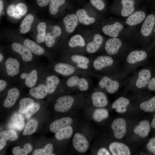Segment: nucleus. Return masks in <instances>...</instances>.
<instances>
[{"label": "nucleus", "mask_w": 155, "mask_h": 155, "mask_svg": "<svg viewBox=\"0 0 155 155\" xmlns=\"http://www.w3.org/2000/svg\"><path fill=\"white\" fill-rule=\"evenodd\" d=\"M7 13L8 16L16 19H19L21 17L16 7L14 5H9L7 7Z\"/></svg>", "instance_id": "nucleus-45"}, {"label": "nucleus", "mask_w": 155, "mask_h": 155, "mask_svg": "<svg viewBox=\"0 0 155 155\" xmlns=\"http://www.w3.org/2000/svg\"><path fill=\"white\" fill-rule=\"evenodd\" d=\"M70 59L71 61L76 64V65L81 64H88L90 62L88 57L79 55H72L70 57Z\"/></svg>", "instance_id": "nucleus-42"}, {"label": "nucleus", "mask_w": 155, "mask_h": 155, "mask_svg": "<svg viewBox=\"0 0 155 155\" xmlns=\"http://www.w3.org/2000/svg\"><path fill=\"white\" fill-rule=\"evenodd\" d=\"M154 32L155 33V28H154Z\"/></svg>", "instance_id": "nucleus-59"}, {"label": "nucleus", "mask_w": 155, "mask_h": 155, "mask_svg": "<svg viewBox=\"0 0 155 155\" xmlns=\"http://www.w3.org/2000/svg\"><path fill=\"white\" fill-rule=\"evenodd\" d=\"M61 33V30L60 27L58 25L54 26L51 32L46 34L45 42L46 46L49 47H53L55 43L56 38Z\"/></svg>", "instance_id": "nucleus-22"}, {"label": "nucleus", "mask_w": 155, "mask_h": 155, "mask_svg": "<svg viewBox=\"0 0 155 155\" xmlns=\"http://www.w3.org/2000/svg\"><path fill=\"white\" fill-rule=\"evenodd\" d=\"M109 148L113 155H130V150L124 144L120 142H114L111 143Z\"/></svg>", "instance_id": "nucleus-12"}, {"label": "nucleus", "mask_w": 155, "mask_h": 155, "mask_svg": "<svg viewBox=\"0 0 155 155\" xmlns=\"http://www.w3.org/2000/svg\"><path fill=\"white\" fill-rule=\"evenodd\" d=\"M150 130L149 121L142 120L139 122V125L135 127L133 130L135 133L138 134L142 138H144L148 135Z\"/></svg>", "instance_id": "nucleus-25"}, {"label": "nucleus", "mask_w": 155, "mask_h": 155, "mask_svg": "<svg viewBox=\"0 0 155 155\" xmlns=\"http://www.w3.org/2000/svg\"><path fill=\"white\" fill-rule=\"evenodd\" d=\"M98 84L100 87L105 88L106 91L110 94L116 92L119 87V84L118 81L106 76L101 78Z\"/></svg>", "instance_id": "nucleus-5"}, {"label": "nucleus", "mask_w": 155, "mask_h": 155, "mask_svg": "<svg viewBox=\"0 0 155 155\" xmlns=\"http://www.w3.org/2000/svg\"><path fill=\"white\" fill-rule=\"evenodd\" d=\"M20 77L22 79H25V83L28 87L32 88L36 84L37 78L38 73L36 69H33L29 73H22Z\"/></svg>", "instance_id": "nucleus-24"}, {"label": "nucleus", "mask_w": 155, "mask_h": 155, "mask_svg": "<svg viewBox=\"0 0 155 155\" xmlns=\"http://www.w3.org/2000/svg\"><path fill=\"white\" fill-rule=\"evenodd\" d=\"M121 3L122 6L121 15L122 16L128 17L134 12L135 8L134 0H121Z\"/></svg>", "instance_id": "nucleus-27"}, {"label": "nucleus", "mask_w": 155, "mask_h": 155, "mask_svg": "<svg viewBox=\"0 0 155 155\" xmlns=\"http://www.w3.org/2000/svg\"><path fill=\"white\" fill-rule=\"evenodd\" d=\"M145 13L142 10L134 12L127 18L125 23L129 26H133L142 22L146 18Z\"/></svg>", "instance_id": "nucleus-17"}, {"label": "nucleus", "mask_w": 155, "mask_h": 155, "mask_svg": "<svg viewBox=\"0 0 155 155\" xmlns=\"http://www.w3.org/2000/svg\"><path fill=\"white\" fill-rule=\"evenodd\" d=\"M63 21L66 31L69 33L72 32L78 24L77 16L74 14L67 15L64 18Z\"/></svg>", "instance_id": "nucleus-19"}, {"label": "nucleus", "mask_w": 155, "mask_h": 155, "mask_svg": "<svg viewBox=\"0 0 155 155\" xmlns=\"http://www.w3.org/2000/svg\"><path fill=\"white\" fill-rule=\"evenodd\" d=\"M54 69L56 72L64 76L71 75L76 71L75 67L72 65L63 62L56 64Z\"/></svg>", "instance_id": "nucleus-11"}, {"label": "nucleus", "mask_w": 155, "mask_h": 155, "mask_svg": "<svg viewBox=\"0 0 155 155\" xmlns=\"http://www.w3.org/2000/svg\"><path fill=\"white\" fill-rule=\"evenodd\" d=\"M77 67L79 68L84 69H86L89 67L88 64H81L76 65Z\"/></svg>", "instance_id": "nucleus-55"}, {"label": "nucleus", "mask_w": 155, "mask_h": 155, "mask_svg": "<svg viewBox=\"0 0 155 155\" xmlns=\"http://www.w3.org/2000/svg\"><path fill=\"white\" fill-rule=\"evenodd\" d=\"M148 85L149 90L151 91L155 90V77L150 79Z\"/></svg>", "instance_id": "nucleus-50"}, {"label": "nucleus", "mask_w": 155, "mask_h": 155, "mask_svg": "<svg viewBox=\"0 0 155 155\" xmlns=\"http://www.w3.org/2000/svg\"><path fill=\"white\" fill-rule=\"evenodd\" d=\"M23 45L33 53L38 55L43 54L44 50L40 46L34 41L27 39L23 42Z\"/></svg>", "instance_id": "nucleus-30"}, {"label": "nucleus", "mask_w": 155, "mask_h": 155, "mask_svg": "<svg viewBox=\"0 0 155 155\" xmlns=\"http://www.w3.org/2000/svg\"><path fill=\"white\" fill-rule=\"evenodd\" d=\"M16 7L19 13L21 16H24L26 13L27 8L24 4L19 3L16 5Z\"/></svg>", "instance_id": "nucleus-49"}, {"label": "nucleus", "mask_w": 155, "mask_h": 155, "mask_svg": "<svg viewBox=\"0 0 155 155\" xmlns=\"http://www.w3.org/2000/svg\"><path fill=\"white\" fill-rule=\"evenodd\" d=\"M68 44L72 48L78 46L83 47L85 45V42L83 37L81 35L78 34L73 35L70 38Z\"/></svg>", "instance_id": "nucleus-36"}, {"label": "nucleus", "mask_w": 155, "mask_h": 155, "mask_svg": "<svg viewBox=\"0 0 155 155\" xmlns=\"http://www.w3.org/2000/svg\"><path fill=\"white\" fill-rule=\"evenodd\" d=\"M37 121L34 119L30 120L27 123L23 134L24 135L32 134L36 131L38 126Z\"/></svg>", "instance_id": "nucleus-37"}, {"label": "nucleus", "mask_w": 155, "mask_h": 155, "mask_svg": "<svg viewBox=\"0 0 155 155\" xmlns=\"http://www.w3.org/2000/svg\"><path fill=\"white\" fill-rule=\"evenodd\" d=\"M5 64L6 73L8 75L13 77L18 74L20 63L16 59L9 58L6 60Z\"/></svg>", "instance_id": "nucleus-14"}, {"label": "nucleus", "mask_w": 155, "mask_h": 155, "mask_svg": "<svg viewBox=\"0 0 155 155\" xmlns=\"http://www.w3.org/2000/svg\"><path fill=\"white\" fill-rule=\"evenodd\" d=\"M35 104L34 100L28 98H22L19 102V113L21 114H25Z\"/></svg>", "instance_id": "nucleus-33"}, {"label": "nucleus", "mask_w": 155, "mask_h": 155, "mask_svg": "<svg viewBox=\"0 0 155 155\" xmlns=\"http://www.w3.org/2000/svg\"><path fill=\"white\" fill-rule=\"evenodd\" d=\"M20 92L19 90L16 87H13L9 89L7 95L3 103V106L5 108H9L15 104L19 98Z\"/></svg>", "instance_id": "nucleus-18"}, {"label": "nucleus", "mask_w": 155, "mask_h": 155, "mask_svg": "<svg viewBox=\"0 0 155 155\" xmlns=\"http://www.w3.org/2000/svg\"><path fill=\"white\" fill-rule=\"evenodd\" d=\"M111 127L114 135L117 139H120L125 135L126 132V124L125 120L122 118H118L113 122Z\"/></svg>", "instance_id": "nucleus-3"}, {"label": "nucleus", "mask_w": 155, "mask_h": 155, "mask_svg": "<svg viewBox=\"0 0 155 155\" xmlns=\"http://www.w3.org/2000/svg\"><path fill=\"white\" fill-rule=\"evenodd\" d=\"M53 146L51 144H47L43 149H38L34 150L32 153L33 155H53L52 153Z\"/></svg>", "instance_id": "nucleus-43"}, {"label": "nucleus", "mask_w": 155, "mask_h": 155, "mask_svg": "<svg viewBox=\"0 0 155 155\" xmlns=\"http://www.w3.org/2000/svg\"><path fill=\"white\" fill-rule=\"evenodd\" d=\"M66 85L70 88L76 87L80 91L83 92L88 90L89 85L86 79L76 75H73L69 78L67 81Z\"/></svg>", "instance_id": "nucleus-4"}, {"label": "nucleus", "mask_w": 155, "mask_h": 155, "mask_svg": "<svg viewBox=\"0 0 155 155\" xmlns=\"http://www.w3.org/2000/svg\"><path fill=\"white\" fill-rule=\"evenodd\" d=\"M40 105L38 103H35L34 106L30 109L25 113V115L27 119H29L39 109Z\"/></svg>", "instance_id": "nucleus-46"}, {"label": "nucleus", "mask_w": 155, "mask_h": 155, "mask_svg": "<svg viewBox=\"0 0 155 155\" xmlns=\"http://www.w3.org/2000/svg\"><path fill=\"white\" fill-rule=\"evenodd\" d=\"M72 118L70 117H64L57 119L51 124L49 128L52 133H56L60 129L66 126L71 125L73 122Z\"/></svg>", "instance_id": "nucleus-16"}, {"label": "nucleus", "mask_w": 155, "mask_h": 155, "mask_svg": "<svg viewBox=\"0 0 155 155\" xmlns=\"http://www.w3.org/2000/svg\"><path fill=\"white\" fill-rule=\"evenodd\" d=\"M90 1L93 5L99 11L102 10L105 7V4L102 0H90Z\"/></svg>", "instance_id": "nucleus-47"}, {"label": "nucleus", "mask_w": 155, "mask_h": 155, "mask_svg": "<svg viewBox=\"0 0 155 155\" xmlns=\"http://www.w3.org/2000/svg\"><path fill=\"white\" fill-rule=\"evenodd\" d=\"M98 155H110L109 152L105 148H101L97 152Z\"/></svg>", "instance_id": "nucleus-51"}, {"label": "nucleus", "mask_w": 155, "mask_h": 155, "mask_svg": "<svg viewBox=\"0 0 155 155\" xmlns=\"http://www.w3.org/2000/svg\"><path fill=\"white\" fill-rule=\"evenodd\" d=\"M123 28V26L121 23L116 22L113 24L104 26L102 30L105 35L112 38H116L119 36Z\"/></svg>", "instance_id": "nucleus-9"}, {"label": "nucleus", "mask_w": 155, "mask_h": 155, "mask_svg": "<svg viewBox=\"0 0 155 155\" xmlns=\"http://www.w3.org/2000/svg\"><path fill=\"white\" fill-rule=\"evenodd\" d=\"M155 24V16L152 14L148 15L145 19L140 28L142 35L148 37L150 35Z\"/></svg>", "instance_id": "nucleus-8"}, {"label": "nucleus", "mask_w": 155, "mask_h": 155, "mask_svg": "<svg viewBox=\"0 0 155 155\" xmlns=\"http://www.w3.org/2000/svg\"><path fill=\"white\" fill-rule=\"evenodd\" d=\"M7 85L6 81L3 80H0V91H3L6 87Z\"/></svg>", "instance_id": "nucleus-53"}, {"label": "nucleus", "mask_w": 155, "mask_h": 155, "mask_svg": "<svg viewBox=\"0 0 155 155\" xmlns=\"http://www.w3.org/2000/svg\"><path fill=\"white\" fill-rule=\"evenodd\" d=\"M50 0H37V4L40 7L46 6L50 2Z\"/></svg>", "instance_id": "nucleus-52"}, {"label": "nucleus", "mask_w": 155, "mask_h": 155, "mask_svg": "<svg viewBox=\"0 0 155 155\" xmlns=\"http://www.w3.org/2000/svg\"><path fill=\"white\" fill-rule=\"evenodd\" d=\"M93 105L98 108H104L108 104V100L106 95L103 92L96 91L93 92L91 96Z\"/></svg>", "instance_id": "nucleus-13"}, {"label": "nucleus", "mask_w": 155, "mask_h": 155, "mask_svg": "<svg viewBox=\"0 0 155 155\" xmlns=\"http://www.w3.org/2000/svg\"><path fill=\"white\" fill-rule=\"evenodd\" d=\"M29 94L32 97L37 99L44 98L48 94L45 85L40 84L35 87H33L29 90Z\"/></svg>", "instance_id": "nucleus-23"}, {"label": "nucleus", "mask_w": 155, "mask_h": 155, "mask_svg": "<svg viewBox=\"0 0 155 155\" xmlns=\"http://www.w3.org/2000/svg\"><path fill=\"white\" fill-rule=\"evenodd\" d=\"M3 59V56L1 54H0V62L1 63Z\"/></svg>", "instance_id": "nucleus-58"}, {"label": "nucleus", "mask_w": 155, "mask_h": 155, "mask_svg": "<svg viewBox=\"0 0 155 155\" xmlns=\"http://www.w3.org/2000/svg\"><path fill=\"white\" fill-rule=\"evenodd\" d=\"M3 9V3L2 0H0V16Z\"/></svg>", "instance_id": "nucleus-57"}, {"label": "nucleus", "mask_w": 155, "mask_h": 155, "mask_svg": "<svg viewBox=\"0 0 155 155\" xmlns=\"http://www.w3.org/2000/svg\"><path fill=\"white\" fill-rule=\"evenodd\" d=\"M25 123L23 115L16 113L13 115L8 123V126L11 128L16 129L21 131L24 129Z\"/></svg>", "instance_id": "nucleus-26"}, {"label": "nucleus", "mask_w": 155, "mask_h": 155, "mask_svg": "<svg viewBox=\"0 0 155 155\" xmlns=\"http://www.w3.org/2000/svg\"><path fill=\"white\" fill-rule=\"evenodd\" d=\"M11 47L14 51L21 55L23 61L28 62L32 59V52L24 46L18 43L14 42L12 44Z\"/></svg>", "instance_id": "nucleus-10"}, {"label": "nucleus", "mask_w": 155, "mask_h": 155, "mask_svg": "<svg viewBox=\"0 0 155 155\" xmlns=\"http://www.w3.org/2000/svg\"><path fill=\"white\" fill-rule=\"evenodd\" d=\"M72 96L65 95L59 98L54 106L55 110L59 112L64 113L68 111L72 107L74 102Z\"/></svg>", "instance_id": "nucleus-1"}, {"label": "nucleus", "mask_w": 155, "mask_h": 155, "mask_svg": "<svg viewBox=\"0 0 155 155\" xmlns=\"http://www.w3.org/2000/svg\"><path fill=\"white\" fill-rule=\"evenodd\" d=\"M34 19L33 16L31 14H28L25 17L20 25L21 33L25 34L29 31Z\"/></svg>", "instance_id": "nucleus-34"}, {"label": "nucleus", "mask_w": 155, "mask_h": 155, "mask_svg": "<svg viewBox=\"0 0 155 155\" xmlns=\"http://www.w3.org/2000/svg\"><path fill=\"white\" fill-rule=\"evenodd\" d=\"M129 103L128 99L124 97H121L115 100L112 105V107L115 109L116 111L119 113H125L127 106Z\"/></svg>", "instance_id": "nucleus-28"}, {"label": "nucleus", "mask_w": 155, "mask_h": 155, "mask_svg": "<svg viewBox=\"0 0 155 155\" xmlns=\"http://www.w3.org/2000/svg\"><path fill=\"white\" fill-rule=\"evenodd\" d=\"M72 144L74 149L81 153L86 152L89 146L86 137L80 133H77L74 134L72 139Z\"/></svg>", "instance_id": "nucleus-2"}, {"label": "nucleus", "mask_w": 155, "mask_h": 155, "mask_svg": "<svg viewBox=\"0 0 155 155\" xmlns=\"http://www.w3.org/2000/svg\"><path fill=\"white\" fill-rule=\"evenodd\" d=\"M147 56L146 53L144 51L134 50L129 54L126 60L129 63L134 64L145 60Z\"/></svg>", "instance_id": "nucleus-21"}, {"label": "nucleus", "mask_w": 155, "mask_h": 155, "mask_svg": "<svg viewBox=\"0 0 155 155\" xmlns=\"http://www.w3.org/2000/svg\"><path fill=\"white\" fill-rule=\"evenodd\" d=\"M46 26V23L42 22L39 23L38 25L37 28L38 34L36 38V41L38 43H41L45 40Z\"/></svg>", "instance_id": "nucleus-38"}, {"label": "nucleus", "mask_w": 155, "mask_h": 155, "mask_svg": "<svg viewBox=\"0 0 155 155\" xmlns=\"http://www.w3.org/2000/svg\"><path fill=\"white\" fill-rule=\"evenodd\" d=\"M73 132V129L70 125L65 126L56 132L55 137L58 140L68 139L72 136Z\"/></svg>", "instance_id": "nucleus-32"}, {"label": "nucleus", "mask_w": 155, "mask_h": 155, "mask_svg": "<svg viewBox=\"0 0 155 155\" xmlns=\"http://www.w3.org/2000/svg\"><path fill=\"white\" fill-rule=\"evenodd\" d=\"M32 148L30 144L27 143L24 145L22 149L18 146L14 147L12 149V153L15 155H26L32 151Z\"/></svg>", "instance_id": "nucleus-40"}, {"label": "nucleus", "mask_w": 155, "mask_h": 155, "mask_svg": "<svg viewBox=\"0 0 155 155\" xmlns=\"http://www.w3.org/2000/svg\"><path fill=\"white\" fill-rule=\"evenodd\" d=\"M76 15L78 21L84 25H90L94 23L95 21V18L89 17L87 14L86 11L84 9H80L77 10Z\"/></svg>", "instance_id": "nucleus-31"}, {"label": "nucleus", "mask_w": 155, "mask_h": 155, "mask_svg": "<svg viewBox=\"0 0 155 155\" xmlns=\"http://www.w3.org/2000/svg\"><path fill=\"white\" fill-rule=\"evenodd\" d=\"M0 135L1 138L12 141H15L18 138L16 133L12 130L2 131L0 132Z\"/></svg>", "instance_id": "nucleus-44"}, {"label": "nucleus", "mask_w": 155, "mask_h": 155, "mask_svg": "<svg viewBox=\"0 0 155 155\" xmlns=\"http://www.w3.org/2000/svg\"><path fill=\"white\" fill-rule=\"evenodd\" d=\"M65 1V0H50L49 7L51 14L53 15L55 14L59 7L63 4Z\"/></svg>", "instance_id": "nucleus-41"}, {"label": "nucleus", "mask_w": 155, "mask_h": 155, "mask_svg": "<svg viewBox=\"0 0 155 155\" xmlns=\"http://www.w3.org/2000/svg\"><path fill=\"white\" fill-rule=\"evenodd\" d=\"M122 44V41L120 39L117 37L112 38L106 41L105 50L108 54L113 55L117 53Z\"/></svg>", "instance_id": "nucleus-7"}, {"label": "nucleus", "mask_w": 155, "mask_h": 155, "mask_svg": "<svg viewBox=\"0 0 155 155\" xmlns=\"http://www.w3.org/2000/svg\"><path fill=\"white\" fill-rule=\"evenodd\" d=\"M151 125V127L152 128H155V114L154 115V118L152 120V121Z\"/></svg>", "instance_id": "nucleus-56"}, {"label": "nucleus", "mask_w": 155, "mask_h": 155, "mask_svg": "<svg viewBox=\"0 0 155 155\" xmlns=\"http://www.w3.org/2000/svg\"><path fill=\"white\" fill-rule=\"evenodd\" d=\"M113 63V59L111 57L108 55H100L94 61L92 65L95 70L100 71L104 68L112 65Z\"/></svg>", "instance_id": "nucleus-6"}, {"label": "nucleus", "mask_w": 155, "mask_h": 155, "mask_svg": "<svg viewBox=\"0 0 155 155\" xmlns=\"http://www.w3.org/2000/svg\"><path fill=\"white\" fill-rule=\"evenodd\" d=\"M60 81L59 78L55 75L46 77L45 85L47 89L48 94H51L55 92L59 85Z\"/></svg>", "instance_id": "nucleus-29"}, {"label": "nucleus", "mask_w": 155, "mask_h": 155, "mask_svg": "<svg viewBox=\"0 0 155 155\" xmlns=\"http://www.w3.org/2000/svg\"><path fill=\"white\" fill-rule=\"evenodd\" d=\"M102 36L98 34H96L94 36L93 40L89 42L86 46L87 52L92 54L96 52L99 49L103 43Z\"/></svg>", "instance_id": "nucleus-20"}, {"label": "nucleus", "mask_w": 155, "mask_h": 155, "mask_svg": "<svg viewBox=\"0 0 155 155\" xmlns=\"http://www.w3.org/2000/svg\"><path fill=\"white\" fill-rule=\"evenodd\" d=\"M140 106L141 109L146 112L155 111V96L147 101L142 102Z\"/></svg>", "instance_id": "nucleus-39"}, {"label": "nucleus", "mask_w": 155, "mask_h": 155, "mask_svg": "<svg viewBox=\"0 0 155 155\" xmlns=\"http://www.w3.org/2000/svg\"><path fill=\"white\" fill-rule=\"evenodd\" d=\"M151 77V74L150 70L143 69L140 70L136 82V87L138 88L145 87L148 85Z\"/></svg>", "instance_id": "nucleus-15"}, {"label": "nucleus", "mask_w": 155, "mask_h": 155, "mask_svg": "<svg viewBox=\"0 0 155 155\" xmlns=\"http://www.w3.org/2000/svg\"><path fill=\"white\" fill-rule=\"evenodd\" d=\"M148 150L155 155V137L150 138L146 145Z\"/></svg>", "instance_id": "nucleus-48"}, {"label": "nucleus", "mask_w": 155, "mask_h": 155, "mask_svg": "<svg viewBox=\"0 0 155 155\" xmlns=\"http://www.w3.org/2000/svg\"><path fill=\"white\" fill-rule=\"evenodd\" d=\"M6 140L1 138L0 140V150H2L6 145Z\"/></svg>", "instance_id": "nucleus-54"}, {"label": "nucleus", "mask_w": 155, "mask_h": 155, "mask_svg": "<svg viewBox=\"0 0 155 155\" xmlns=\"http://www.w3.org/2000/svg\"><path fill=\"white\" fill-rule=\"evenodd\" d=\"M108 116V112L105 108H99L93 111L92 118L95 121L100 122L106 119Z\"/></svg>", "instance_id": "nucleus-35"}]
</instances>
